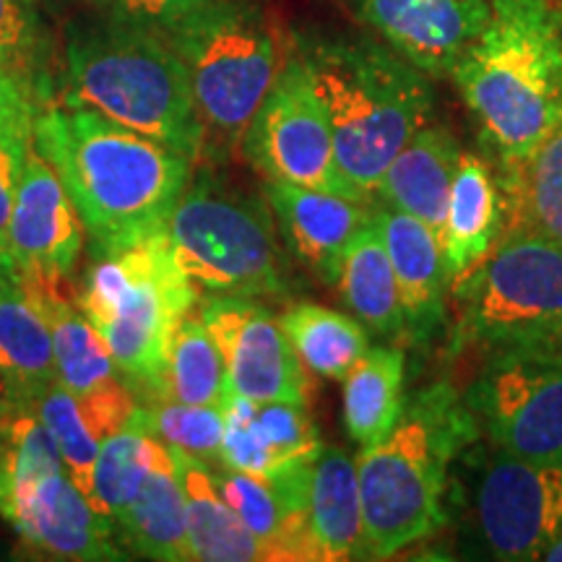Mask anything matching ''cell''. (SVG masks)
Returning <instances> with one entry per match:
<instances>
[{"label": "cell", "mask_w": 562, "mask_h": 562, "mask_svg": "<svg viewBox=\"0 0 562 562\" xmlns=\"http://www.w3.org/2000/svg\"><path fill=\"white\" fill-rule=\"evenodd\" d=\"M206 3H211V0H115L110 9L161 30V26L172 24V21H178L180 16Z\"/></svg>", "instance_id": "38"}, {"label": "cell", "mask_w": 562, "mask_h": 562, "mask_svg": "<svg viewBox=\"0 0 562 562\" xmlns=\"http://www.w3.org/2000/svg\"><path fill=\"white\" fill-rule=\"evenodd\" d=\"M115 533L123 550L136 552L138 558L193 562L191 542H188L186 495H182L178 463L165 442L157 446L151 472L125 508Z\"/></svg>", "instance_id": "24"}, {"label": "cell", "mask_w": 562, "mask_h": 562, "mask_svg": "<svg viewBox=\"0 0 562 562\" xmlns=\"http://www.w3.org/2000/svg\"><path fill=\"white\" fill-rule=\"evenodd\" d=\"M263 195L294 256L326 284H336L349 243L372 222L370 201L269 180Z\"/></svg>", "instance_id": "18"}, {"label": "cell", "mask_w": 562, "mask_h": 562, "mask_svg": "<svg viewBox=\"0 0 562 562\" xmlns=\"http://www.w3.org/2000/svg\"><path fill=\"white\" fill-rule=\"evenodd\" d=\"M19 286L30 294L53 336L58 381L74 393H91L121 378L110 349L94 323L81 311L79 294L68 290V277L16 273Z\"/></svg>", "instance_id": "21"}, {"label": "cell", "mask_w": 562, "mask_h": 562, "mask_svg": "<svg viewBox=\"0 0 562 562\" xmlns=\"http://www.w3.org/2000/svg\"><path fill=\"white\" fill-rule=\"evenodd\" d=\"M240 151L269 182H290L368 201L341 178L331 125L311 76L292 50V37L284 68L252 115Z\"/></svg>", "instance_id": "11"}, {"label": "cell", "mask_w": 562, "mask_h": 562, "mask_svg": "<svg viewBox=\"0 0 562 562\" xmlns=\"http://www.w3.org/2000/svg\"><path fill=\"white\" fill-rule=\"evenodd\" d=\"M490 448L472 490L482 544L497 560H542L562 531V461H533Z\"/></svg>", "instance_id": "12"}, {"label": "cell", "mask_w": 562, "mask_h": 562, "mask_svg": "<svg viewBox=\"0 0 562 562\" xmlns=\"http://www.w3.org/2000/svg\"><path fill=\"white\" fill-rule=\"evenodd\" d=\"M0 381L16 404L58 383L50 328L16 279L0 284Z\"/></svg>", "instance_id": "27"}, {"label": "cell", "mask_w": 562, "mask_h": 562, "mask_svg": "<svg viewBox=\"0 0 562 562\" xmlns=\"http://www.w3.org/2000/svg\"><path fill=\"white\" fill-rule=\"evenodd\" d=\"M459 161L461 146L446 125H422L389 165L375 199L417 216L440 235Z\"/></svg>", "instance_id": "23"}, {"label": "cell", "mask_w": 562, "mask_h": 562, "mask_svg": "<svg viewBox=\"0 0 562 562\" xmlns=\"http://www.w3.org/2000/svg\"><path fill=\"white\" fill-rule=\"evenodd\" d=\"M199 161L206 133L186 68L157 26L110 9L66 34V97Z\"/></svg>", "instance_id": "5"}, {"label": "cell", "mask_w": 562, "mask_h": 562, "mask_svg": "<svg viewBox=\"0 0 562 562\" xmlns=\"http://www.w3.org/2000/svg\"><path fill=\"white\" fill-rule=\"evenodd\" d=\"M505 232V201L490 165L474 154H461L448 195L440 248L451 286L467 279L490 256Z\"/></svg>", "instance_id": "22"}, {"label": "cell", "mask_w": 562, "mask_h": 562, "mask_svg": "<svg viewBox=\"0 0 562 562\" xmlns=\"http://www.w3.org/2000/svg\"><path fill=\"white\" fill-rule=\"evenodd\" d=\"M222 497L261 544L266 560H318L307 524L311 463L261 480L224 467L211 469Z\"/></svg>", "instance_id": "20"}, {"label": "cell", "mask_w": 562, "mask_h": 562, "mask_svg": "<svg viewBox=\"0 0 562 562\" xmlns=\"http://www.w3.org/2000/svg\"><path fill=\"white\" fill-rule=\"evenodd\" d=\"M279 323L300 362L328 381H344L370 349L368 328L360 321L315 302H297Z\"/></svg>", "instance_id": "32"}, {"label": "cell", "mask_w": 562, "mask_h": 562, "mask_svg": "<svg viewBox=\"0 0 562 562\" xmlns=\"http://www.w3.org/2000/svg\"><path fill=\"white\" fill-rule=\"evenodd\" d=\"M195 302V284L161 235L97 258L79 292L81 311L136 398L157 383L172 336Z\"/></svg>", "instance_id": "7"}, {"label": "cell", "mask_w": 562, "mask_h": 562, "mask_svg": "<svg viewBox=\"0 0 562 562\" xmlns=\"http://www.w3.org/2000/svg\"><path fill=\"white\" fill-rule=\"evenodd\" d=\"M0 518L30 550L53 560H125L112 526L87 497L66 467L53 469L0 495Z\"/></svg>", "instance_id": "14"}, {"label": "cell", "mask_w": 562, "mask_h": 562, "mask_svg": "<svg viewBox=\"0 0 562 562\" xmlns=\"http://www.w3.org/2000/svg\"><path fill=\"white\" fill-rule=\"evenodd\" d=\"M9 83H11V81H0V91H3L5 87H9ZM13 87H16V83H13Z\"/></svg>", "instance_id": "43"}, {"label": "cell", "mask_w": 562, "mask_h": 562, "mask_svg": "<svg viewBox=\"0 0 562 562\" xmlns=\"http://www.w3.org/2000/svg\"><path fill=\"white\" fill-rule=\"evenodd\" d=\"M357 19L430 79H446L490 21V0H349Z\"/></svg>", "instance_id": "15"}, {"label": "cell", "mask_w": 562, "mask_h": 562, "mask_svg": "<svg viewBox=\"0 0 562 562\" xmlns=\"http://www.w3.org/2000/svg\"><path fill=\"white\" fill-rule=\"evenodd\" d=\"M307 524L323 562L364 558V518L357 461L341 448H326L311 463Z\"/></svg>", "instance_id": "25"}, {"label": "cell", "mask_w": 562, "mask_h": 562, "mask_svg": "<svg viewBox=\"0 0 562 562\" xmlns=\"http://www.w3.org/2000/svg\"><path fill=\"white\" fill-rule=\"evenodd\" d=\"M292 50L326 110L341 178L357 195L375 199L396 154L430 123V76L364 34L300 32Z\"/></svg>", "instance_id": "2"}, {"label": "cell", "mask_w": 562, "mask_h": 562, "mask_svg": "<svg viewBox=\"0 0 562 562\" xmlns=\"http://www.w3.org/2000/svg\"><path fill=\"white\" fill-rule=\"evenodd\" d=\"M505 232H526L562 248V123L518 159L503 167Z\"/></svg>", "instance_id": "28"}, {"label": "cell", "mask_w": 562, "mask_h": 562, "mask_svg": "<svg viewBox=\"0 0 562 562\" xmlns=\"http://www.w3.org/2000/svg\"><path fill=\"white\" fill-rule=\"evenodd\" d=\"M186 495L188 542L199 562H258L266 560L261 544L243 518L232 510L216 487L214 474L199 456L170 448Z\"/></svg>", "instance_id": "26"}, {"label": "cell", "mask_w": 562, "mask_h": 562, "mask_svg": "<svg viewBox=\"0 0 562 562\" xmlns=\"http://www.w3.org/2000/svg\"><path fill=\"white\" fill-rule=\"evenodd\" d=\"M501 167L516 165L562 121V9L490 0V21L451 70Z\"/></svg>", "instance_id": "3"}, {"label": "cell", "mask_w": 562, "mask_h": 562, "mask_svg": "<svg viewBox=\"0 0 562 562\" xmlns=\"http://www.w3.org/2000/svg\"><path fill=\"white\" fill-rule=\"evenodd\" d=\"M542 560H550V562H562V531H560V537L554 539V542L550 544V550L544 552V558Z\"/></svg>", "instance_id": "40"}, {"label": "cell", "mask_w": 562, "mask_h": 562, "mask_svg": "<svg viewBox=\"0 0 562 562\" xmlns=\"http://www.w3.org/2000/svg\"><path fill=\"white\" fill-rule=\"evenodd\" d=\"M372 224L381 232L404 307V336L412 344H430L446 318V292L451 290L440 237L432 227L378 201Z\"/></svg>", "instance_id": "19"}, {"label": "cell", "mask_w": 562, "mask_h": 562, "mask_svg": "<svg viewBox=\"0 0 562 562\" xmlns=\"http://www.w3.org/2000/svg\"><path fill=\"white\" fill-rule=\"evenodd\" d=\"M451 290L459 302L453 347H562L560 245L503 232L490 256Z\"/></svg>", "instance_id": "9"}, {"label": "cell", "mask_w": 562, "mask_h": 562, "mask_svg": "<svg viewBox=\"0 0 562 562\" xmlns=\"http://www.w3.org/2000/svg\"><path fill=\"white\" fill-rule=\"evenodd\" d=\"M32 144L79 209L94 258L157 237L193 180V159L55 97L34 108Z\"/></svg>", "instance_id": "1"}, {"label": "cell", "mask_w": 562, "mask_h": 562, "mask_svg": "<svg viewBox=\"0 0 562 562\" xmlns=\"http://www.w3.org/2000/svg\"><path fill=\"white\" fill-rule=\"evenodd\" d=\"M159 442L175 451L220 459L224 438V409L220 406H195L180 402H138L133 414Z\"/></svg>", "instance_id": "36"}, {"label": "cell", "mask_w": 562, "mask_h": 562, "mask_svg": "<svg viewBox=\"0 0 562 562\" xmlns=\"http://www.w3.org/2000/svg\"><path fill=\"white\" fill-rule=\"evenodd\" d=\"M89 3H102V5H112L115 0H89Z\"/></svg>", "instance_id": "42"}, {"label": "cell", "mask_w": 562, "mask_h": 562, "mask_svg": "<svg viewBox=\"0 0 562 562\" xmlns=\"http://www.w3.org/2000/svg\"><path fill=\"white\" fill-rule=\"evenodd\" d=\"M199 318L222 351L232 393L252 402H307L305 364L263 305L252 297L214 294L201 300Z\"/></svg>", "instance_id": "13"}, {"label": "cell", "mask_w": 562, "mask_h": 562, "mask_svg": "<svg viewBox=\"0 0 562 562\" xmlns=\"http://www.w3.org/2000/svg\"><path fill=\"white\" fill-rule=\"evenodd\" d=\"M47 42L34 0H0V81H11L42 102L50 94Z\"/></svg>", "instance_id": "34"}, {"label": "cell", "mask_w": 562, "mask_h": 562, "mask_svg": "<svg viewBox=\"0 0 562 562\" xmlns=\"http://www.w3.org/2000/svg\"><path fill=\"white\" fill-rule=\"evenodd\" d=\"M554 3H558V5H560V9H562V0H554Z\"/></svg>", "instance_id": "44"}, {"label": "cell", "mask_w": 562, "mask_h": 562, "mask_svg": "<svg viewBox=\"0 0 562 562\" xmlns=\"http://www.w3.org/2000/svg\"><path fill=\"white\" fill-rule=\"evenodd\" d=\"M560 123H562V121H560Z\"/></svg>", "instance_id": "45"}, {"label": "cell", "mask_w": 562, "mask_h": 562, "mask_svg": "<svg viewBox=\"0 0 562 562\" xmlns=\"http://www.w3.org/2000/svg\"><path fill=\"white\" fill-rule=\"evenodd\" d=\"M13 279H16V269H13L11 258L0 250V284H9Z\"/></svg>", "instance_id": "39"}, {"label": "cell", "mask_w": 562, "mask_h": 562, "mask_svg": "<svg viewBox=\"0 0 562 562\" xmlns=\"http://www.w3.org/2000/svg\"><path fill=\"white\" fill-rule=\"evenodd\" d=\"M159 440L133 417L123 430L112 432L100 442V451L91 463L87 497L97 513H102L112 526L138 495L140 484L151 472Z\"/></svg>", "instance_id": "33"}, {"label": "cell", "mask_w": 562, "mask_h": 562, "mask_svg": "<svg viewBox=\"0 0 562 562\" xmlns=\"http://www.w3.org/2000/svg\"><path fill=\"white\" fill-rule=\"evenodd\" d=\"M480 427L451 383L406 396L393 430L357 456L364 558L385 560L446 526L448 480Z\"/></svg>", "instance_id": "4"}, {"label": "cell", "mask_w": 562, "mask_h": 562, "mask_svg": "<svg viewBox=\"0 0 562 562\" xmlns=\"http://www.w3.org/2000/svg\"><path fill=\"white\" fill-rule=\"evenodd\" d=\"M344 305L381 339L404 336V307L396 273L375 224H364L341 258L336 284Z\"/></svg>", "instance_id": "29"}, {"label": "cell", "mask_w": 562, "mask_h": 562, "mask_svg": "<svg viewBox=\"0 0 562 562\" xmlns=\"http://www.w3.org/2000/svg\"><path fill=\"white\" fill-rule=\"evenodd\" d=\"M30 406L50 432L68 474L81 490H87L91 463L100 451L102 435L97 432L94 422L83 406V398L58 381L47 391H42Z\"/></svg>", "instance_id": "35"}, {"label": "cell", "mask_w": 562, "mask_h": 562, "mask_svg": "<svg viewBox=\"0 0 562 562\" xmlns=\"http://www.w3.org/2000/svg\"><path fill=\"white\" fill-rule=\"evenodd\" d=\"M323 451L321 435L297 402H252L232 393L224 406V467L261 480L307 467Z\"/></svg>", "instance_id": "17"}, {"label": "cell", "mask_w": 562, "mask_h": 562, "mask_svg": "<svg viewBox=\"0 0 562 562\" xmlns=\"http://www.w3.org/2000/svg\"><path fill=\"white\" fill-rule=\"evenodd\" d=\"M37 100L9 83L0 91V250L9 256V220L26 151L32 146V121ZM11 258V256H9Z\"/></svg>", "instance_id": "37"}, {"label": "cell", "mask_w": 562, "mask_h": 562, "mask_svg": "<svg viewBox=\"0 0 562 562\" xmlns=\"http://www.w3.org/2000/svg\"><path fill=\"white\" fill-rule=\"evenodd\" d=\"M5 406H9V393H5V385L0 381V417H3Z\"/></svg>", "instance_id": "41"}, {"label": "cell", "mask_w": 562, "mask_h": 562, "mask_svg": "<svg viewBox=\"0 0 562 562\" xmlns=\"http://www.w3.org/2000/svg\"><path fill=\"white\" fill-rule=\"evenodd\" d=\"M232 396L227 368H224L222 351L216 347L214 336L203 326L201 318L180 321L178 331L172 336L170 351H167L165 368H161L157 383L151 385L138 402H180L195 406H220L224 409Z\"/></svg>", "instance_id": "31"}, {"label": "cell", "mask_w": 562, "mask_h": 562, "mask_svg": "<svg viewBox=\"0 0 562 562\" xmlns=\"http://www.w3.org/2000/svg\"><path fill=\"white\" fill-rule=\"evenodd\" d=\"M161 240L195 286L237 297H277L286 292L277 220L269 201L199 178L175 203Z\"/></svg>", "instance_id": "8"}, {"label": "cell", "mask_w": 562, "mask_h": 562, "mask_svg": "<svg viewBox=\"0 0 562 562\" xmlns=\"http://www.w3.org/2000/svg\"><path fill=\"white\" fill-rule=\"evenodd\" d=\"M159 32L186 68L206 133L203 154L227 159L240 151L290 55L269 9L261 0H211Z\"/></svg>", "instance_id": "6"}, {"label": "cell", "mask_w": 562, "mask_h": 562, "mask_svg": "<svg viewBox=\"0 0 562 562\" xmlns=\"http://www.w3.org/2000/svg\"><path fill=\"white\" fill-rule=\"evenodd\" d=\"M83 248V222L53 165L30 146L9 220L16 273L70 277Z\"/></svg>", "instance_id": "16"}, {"label": "cell", "mask_w": 562, "mask_h": 562, "mask_svg": "<svg viewBox=\"0 0 562 562\" xmlns=\"http://www.w3.org/2000/svg\"><path fill=\"white\" fill-rule=\"evenodd\" d=\"M406 357L398 347H370L344 378V425L360 448L393 430L404 409Z\"/></svg>", "instance_id": "30"}, {"label": "cell", "mask_w": 562, "mask_h": 562, "mask_svg": "<svg viewBox=\"0 0 562 562\" xmlns=\"http://www.w3.org/2000/svg\"><path fill=\"white\" fill-rule=\"evenodd\" d=\"M463 402L490 446L562 461V347L490 351Z\"/></svg>", "instance_id": "10"}]
</instances>
